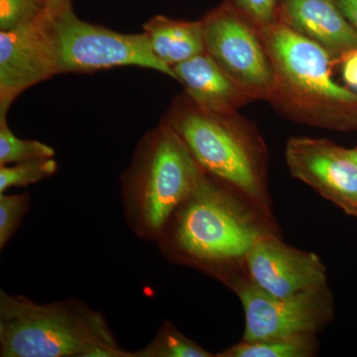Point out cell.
<instances>
[{
  "instance_id": "1",
  "label": "cell",
  "mask_w": 357,
  "mask_h": 357,
  "mask_svg": "<svg viewBox=\"0 0 357 357\" xmlns=\"http://www.w3.org/2000/svg\"><path fill=\"white\" fill-rule=\"evenodd\" d=\"M275 74L269 102L293 121L328 129L356 126L357 93L333 79L332 56L277 20L258 30Z\"/></svg>"
},
{
  "instance_id": "2",
  "label": "cell",
  "mask_w": 357,
  "mask_h": 357,
  "mask_svg": "<svg viewBox=\"0 0 357 357\" xmlns=\"http://www.w3.org/2000/svg\"><path fill=\"white\" fill-rule=\"evenodd\" d=\"M1 357H134L107 319L82 300L39 304L0 291Z\"/></svg>"
},
{
  "instance_id": "3",
  "label": "cell",
  "mask_w": 357,
  "mask_h": 357,
  "mask_svg": "<svg viewBox=\"0 0 357 357\" xmlns=\"http://www.w3.org/2000/svg\"><path fill=\"white\" fill-rule=\"evenodd\" d=\"M231 191L204 173L155 243L161 252L211 271L245 258L265 232Z\"/></svg>"
},
{
  "instance_id": "4",
  "label": "cell",
  "mask_w": 357,
  "mask_h": 357,
  "mask_svg": "<svg viewBox=\"0 0 357 357\" xmlns=\"http://www.w3.org/2000/svg\"><path fill=\"white\" fill-rule=\"evenodd\" d=\"M203 169L166 122L148 131L122 174L124 220L133 234L156 243L169 218L196 189Z\"/></svg>"
},
{
  "instance_id": "5",
  "label": "cell",
  "mask_w": 357,
  "mask_h": 357,
  "mask_svg": "<svg viewBox=\"0 0 357 357\" xmlns=\"http://www.w3.org/2000/svg\"><path fill=\"white\" fill-rule=\"evenodd\" d=\"M163 121L182 138L204 173L269 217L266 151L243 119L213 114L185 96L171 105Z\"/></svg>"
},
{
  "instance_id": "6",
  "label": "cell",
  "mask_w": 357,
  "mask_h": 357,
  "mask_svg": "<svg viewBox=\"0 0 357 357\" xmlns=\"http://www.w3.org/2000/svg\"><path fill=\"white\" fill-rule=\"evenodd\" d=\"M61 74H84L116 67L144 68L176 79L173 69L155 56L144 32L126 34L79 20L72 6L53 17Z\"/></svg>"
},
{
  "instance_id": "7",
  "label": "cell",
  "mask_w": 357,
  "mask_h": 357,
  "mask_svg": "<svg viewBox=\"0 0 357 357\" xmlns=\"http://www.w3.org/2000/svg\"><path fill=\"white\" fill-rule=\"evenodd\" d=\"M203 24L206 51L251 100H269L275 74L259 32L229 2Z\"/></svg>"
},
{
  "instance_id": "8",
  "label": "cell",
  "mask_w": 357,
  "mask_h": 357,
  "mask_svg": "<svg viewBox=\"0 0 357 357\" xmlns=\"http://www.w3.org/2000/svg\"><path fill=\"white\" fill-rule=\"evenodd\" d=\"M60 73L55 21L47 10L30 22L0 31V119L14 100Z\"/></svg>"
},
{
  "instance_id": "9",
  "label": "cell",
  "mask_w": 357,
  "mask_h": 357,
  "mask_svg": "<svg viewBox=\"0 0 357 357\" xmlns=\"http://www.w3.org/2000/svg\"><path fill=\"white\" fill-rule=\"evenodd\" d=\"M236 290L245 312L243 342L314 337L333 314L328 291L282 299L252 281Z\"/></svg>"
},
{
  "instance_id": "10",
  "label": "cell",
  "mask_w": 357,
  "mask_h": 357,
  "mask_svg": "<svg viewBox=\"0 0 357 357\" xmlns=\"http://www.w3.org/2000/svg\"><path fill=\"white\" fill-rule=\"evenodd\" d=\"M285 159L294 178L357 218V165L349 149L326 139L292 137Z\"/></svg>"
},
{
  "instance_id": "11",
  "label": "cell",
  "mask_w": 357,
  "mask_h": 357,
  "mask_svg": "<svg viewBox=\"0 0 357 357\" xmlns=\"http://www.w3.org/2000/svg\"><path fill=\"white\" fill-rule=\"evenodd\" d=\"M245 260L251 280L274 297L287 299L328 291L326 267L318 256L289 246L272 234L260 237Z\"/></svg>"
},
{
  "instance_id": "12",
  "label": "cell",
  "mask_w": 357,
  "mask_h": 357,
  "mask_svg": "<svg viewBox=\"0 0 357 357\" xmlns=\"http://www.w3.org/2000/svg\"><path fill=\"white\" fill-rule=\"evenodd\" d=\"M277 17L325 49L335 62L357 50V29L337 0H279Z\"/></svg>"
},
{
  "instance_id": "13",
  "label": "cell",
  "mask_w": 357,
  "mask_h": 357,
  "mask_svg": "<svg viewBox=\"0 0 357 357\" xmlns=\"http://www.w3.org/2000/svg\"><path fill=\"white\" fill-rule=\"evenodd\" d=\"M173 70L192 102L213 114H237L239 109L252 100L206 51L176 65Z\"/></svg>"
},
{
  "instance_id": "14",
  "label": "cell",
  "mask_w": 357,
  "mask_h": 357,
  "mask_svg": "<svg viewBox=\"0 0 357 357\" xmlns=\"http://www.w3.org/2000/svg\"><path fill=\"white\" fill-rule=\"evenodd\" d=\"M143 30L155 56L171 69L206 52L202 20L191 22L156 15Z\"/></svg>"
},
{
  "instance_id": "15",
  "label": "cell",
  "mask_w": 357,
  "mask_h": 357,
  "mask_svg": "<svg viewBox=\"0 0 357 357\" xmlns=\"http://www.w3.org/2000/svg\"><path fill=\"white\" fill-rule=\"evenodd\" d=\"M314 337L277 338L241 342L229 347L217 357H307L314 352Z\"/></svg>"
},
{
  "instance_id": "16",
  "label": "cell",
  "mask_w": 357,
  "mask_h": 357,
  "mask_svg": "<svg viewBox=\"0 0 357 357\" xmlns=\"http://www.w3.org/2000/svg\"><path fill=\"white\" fill-rule=\"evenodd\" d=\"M133 352L134 357H217L185 337L169 321L162 324L149 344Z\"/></svg>"
},
{
  "instance_id": "17",
  "label": "cell",
  "mask_w": 357,
  "mask_h": 357,
  "mask_svg": "<svg viewBox=\"0 0 357 357\" xmlns=\"http://www.w3.org/2000/svg\"><path fill=\"white\" fill-rule=\"evenodd\" d=\"M54 156L53 148L40 141L21 139L9 128L6 119H0V166Z\"/></svg>"
},
{
  "instance_id": "18",
  "label": "cell",
  "mask_w": 357,
  "mask_h": 357,
  "mask_svg": "<svg viewBox=\"0 0 357 357\" xmlns=\"http://www.w3.org/2000/svg\"><path fill=\"white\" fill-rule=\"evenodd\" d=\"M57 168V162L53 157L13 164V166H0V194H4L10 188L36 184L53 176Z\"/></svg>"
},
{
  "instance_id": "19",
  "label": "cell",
  "mask_w": 357,
  "mask_h": 357,
  "mask_svg": "<svg viewBox=\"0 0 357 357\" xmlns=\"http://www.w3.org/2000/svg\"><path fill=\"white\" fill-rule=\"evenodd\" d=\"M29 192L0 194V250L6 248L20 229L21 223L31 208Z\"/></svg>"
},
{
  "instance_id": "20",
  "label": "cell",
  "mask_w": 357,
  "mask_h": 357,
  "mask_svg": "<svg viewBox=\"0 0 357 357\" xmlns=\"http://www.w3.org/2000/svg\"><path fill=\"white\" fill-rule=\"evenodd\" d=\"M46 11L43 0H0V31H9Z\"/></svg>"
},
{
  "instance_id": "21",
  "label": "cell",
  "mask_w": 357,
  "mask_h": 357,
  "mask_svg": "<svg viewBox=\"0 0 357 357\" xmlns=\"http://www.w3.org/2000/svg\"><path fill=\"white\" fill-rule=\"evenodd\" d=\"M227 2L243 14L257 30L273 24L278 20L279 0H227Z\"/></svg>"
},
{
  "instance_id": "22",
  "label": "cell",
  "mask_w": 357,
  "mask_h": 357,
  "mask_svg": "<svg viewBox=\"0 0 357 357\" xmlns=\"http://www.w3.org/2000/svg\"><path fill=\"white\" fill-rule=\"evenodd\" d=\"M342 77L345 83L357 91V50L352 51L342 59Z\"/></svg>"
},
{
  "instance_id": "23",
  "label": "cell",
  "mask_w": 357,
  "mask_h": 357,
  "mask_svg": "<svg viewBox=\"0 0 357 357\" xmlns=\"http://www.w3.org/2000/svg\"><path fill=\"white\" fill-rule=\"evenodd\" d=\"M340 10L357 29V0H337Z\"/></svg>"
},
{
  "instance_id": "24",
  "label": "cell",
  "mask_w": 357,
  "mask_h": 357,
  "mask_svg": "<svg viewBox=\"0 0 357 357\" xmlns=\"http://www.w3.org/2000/svg\"><path fill=\"white\" fill-rule=\"evenodd\" d=\"M70 6H72L70 0H48L46 10L52 17H56Z\"/></svg>"
},
{
  "instance_id": "25",
  "label": "cell",
  "mask_w": 357,
  "mask_h": 357,
  "mask_svg": "<svg viewBox=\"0 0 357 357\" xmlns=\"http://www.w3.org/2000/svg\"><path fill=\"white\" fill-rule=\"evenodd\" d=\"M349 154H351V158L354 159V161L356 162L357 165V147L354 148V149H349Z\"/></svg>"
},
{
  "instance_id": "26",
  "label": "cell",
  "mask_w": 357,
  "mask_h": 357,
  "mask_svg": "<svg viewBox=\"0 0 357 357\" xmlns=\"http://www.w3.org/2000/svg\"><path fill=\"white\" fill-rule=\"evenodd\" d=\"M43 1L45 2V3H46V7H47V1H48V0H43Z\"/></svg>"
}]
</instances>
